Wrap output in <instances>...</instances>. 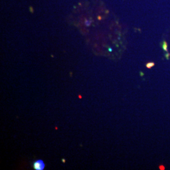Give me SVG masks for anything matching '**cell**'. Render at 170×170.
I'll return each instance as SVG.
<instances>
[{"label":"cell","instance_id":"6da1fadb","mask_svg":"<svg viewBox=\"0 0 170 170\" xmlns=\"http://www.w3.org/2000/svg\"><path fill=\"white\" fill-rule=\"evenodd\" d=\"M33 168L35 170H43L45 168V164L41 159L37 160L33 163Z\"/></svg>","mask_w":170,"mask_h":170},{"label":"cell","instance_id":"7a4b0ae2","mask_svg":"<svg viewBox=\"0 0 170 170\" xmlns=\"http://www.w3.org/2000/svg\"><path fill=\"white\" fill-rule=\"evenodd\" d=\"M154 66V62H149L146 64V67L147 68H151L152 67H153Z\"/></svg>","mask_w":170,"mask_h":170},{"label":"cell","instance_id":"3957f363","mask_svg":"<svg viewBox=\"0 0 170 170\" xmlns=\"http://www.w3.org/2000/svg\"><path fill=\"white\" fill-rule=\"evenodd\" d=\"M163 49L167 51V44L166 42H164V43H163Z\"/></svg>","mask_w":170,"mask_h":170},{"label":"cell","instance_id":"277c9868","mask_svg":"<svg viewBox=\"0 0 170 170\" xmlns=\"http://www.w3.org/2000/svg\"><path fill=\"white\" fill-rule=\"evenodd\" d=\"M91 24V22L89 20H86L85 21V25H86V26H90Z\"/></svg>","mask_w":170,"mask_h":170},{"label":"cell","instance_id":"5b68a950","mask_svg":"<svg viewBox=\"0 0 170 170\" xmlns=\"http://www.w3.org/2000/svg\"><path fill=\"white\" fill-rule=\"evenodd\" d=\"M159 169H161V170H164V169H165V167L164 166H163V165H160V166H159Z\"/></svg>","mask_w":170,"mask_h":170},{"label":"cell","instance_id":"8992f818","mask_svg":"<svg viewBox=\"0 0 170 170\" xmlns=\"http://www.w3.org/2000/svg\"><path fill=\"white\" fill-rule=\"evenodd\" d=\"M108 50H109V51H110V52H112V48H109V49H108Z\"/></svg>","mask_w":170,"mask_h":170}]
</instances>
